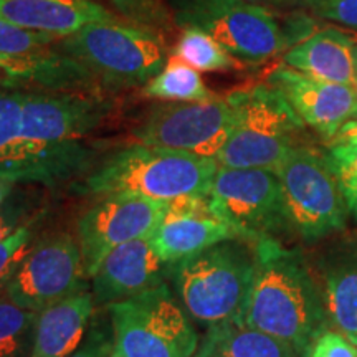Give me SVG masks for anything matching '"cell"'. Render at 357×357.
Here are the masks:
<instances>
[{"mask_svg":"<svg viewBox=\"0 0 357 357\" xmlns=\"http://www.w3.org/2000/svg\"><path fill=\"white\" fill-rule=\"evenodd\" d=\"M346 207L357 220V146L331 144L326 153Z\"/></svg>","mask_w":357,"mask_h":357,"instance_id":"25","label":"cell"},{"mask_svg":"<svg viewBox=\"0 0 357 357\" xmlns=\"http://www.w3.org/2000/svg\"><path fill=\"white\" fill-rule=\"evenodd\" d=\"M56 45L58 52L79 61L105 89L147 84L171 55L154 29L118 19L89 24Z\"/></svg>","mask_w":357,"mask_h":357,"instance_id":"4","label":"cell"},{"mask_svg":"<svg viewBox=\"0 0 357 357\" xmlns=\"http://www.w3.org/2000/svg\"><path fill=\"white\" fill-rule=\"evenodd\" d=\"M118 10L128 22L149 26H162L167 22V8L164 0H111Z\"/></svg>","mask_w":357,"mask_h":357,"instance_id":"30","label":"cell"},{"mask_svg":"<svg viewBox=\"0 0 357 357\" xmlns=\"http://www.w3.org/2000/svg\"><path fill=\"white\" fill-rule=\"evenodd\" d=\"M310 2H312V3H314V2H316V0H310Z\"/></svg>","mask_w":357,"mask_h":357,"instance_id":"38","label":"cell"},{"mask_svg":"<svg viewBox=\"0 0 357 357\" xmlns=\"http://www.w3.org/2000/svg\"><path fill=\"white\" fill-rule=\"evenodd\" d=\"M276 176L288 227L305 242H318L344 227L347 207L326 154L310 146H294Z\"/></svg>","mask_w":357,"mask_h":357,"instance_id":"7","label":"cell"},{"mask_svg":"<svg viewBox=\"0 0 357 357\" xmlns=\"http://www.w3.org/2000/svg\"><path fill=\"white\" fill-rule=\"evenodd\" d=\"M169 263L155 252L151 236L119 245L91 276L96 307H109L167 281Z\"/></svg>","mask_w":357,"mask_h":357,"instance_id":"15","label":"cell"},{"mask_svg":"<svg viewBox=\"0 0 357 357\" xmlns=\"http://www.w3.org/2000/svg\"><path fill=\"white\" fill-rule=\"evenodd\" d=\"M255 275L242 324L287 342L307 357L328 328L323 293L300 252L276 238L253 243Z\"/></svg>","mask_w":357,"mask_h":357,"instance_id":"1","label":"cell"},{"mask_svg":"<svg viewBox=\"0 0 357 357\" xmlns=\"http://www.w3.org/2000/svg\"><path fill=\"white\" fill-rule=\"evenodd\" d=\"M307 357H357V346L341 333L326 329L316 339Z\"/></svg>","mask_w":357,"mask_h":357,"instance_id":"32","label":"cell"},{"mask_svg":"<svg viewBox=\"0 0 357 357\" xmlns=\"http://www.w3.org/2000/svg\"><path fill=\"white\" fill-rule=\"evenodd\" d=\"M113 108L114 101L101 93L25 91L20 136L8 162L17 154L83 142V137L105 123Z\"/></svg>","mask_w":357,"mask_h":357,"instance_id":"10","label":"cell"},{"mask_svg":"<svg viewBox=\"0 0 357 357\" xmlns=\"http://www.w3.org/2000/svg\"><path fill=\"white\" fill-rule=\"evenodd\" d=\"M255 275V250L225 242L169 263L167 283L192 323L205 329L242 323Z\"/></svg>","mask_w":357,"mask_h":357,"instance_id":"2","label":"cell"},{"mask_svg":"<svg viewBox=\"0 0 357 357\" xmlns=\"http://www.w3.org/2000/svg\"><path fill=\"white\" fill-rule=\"evenodd\" d=\"M234 111L225 98L154 106L134 136L139 144L184 151L217 160L229 139Z\"/></svg>","mask_w":357,"mask_h":357,"instance_id":"12","label":"cell"},{"mask_svg":"<svg viewBox=\"0 0 357 357\" xmlns=\"http://www.w3.org/2000/svg\"><path fill=\"white\" fill-rule=\"evenodd\" d=\"M58 40L60 38L55 35L32 32V30L20 29L0 19V55H37V53L50 50Z\"/></svg>","mask_w":357,"mask_h":357,"instance_id":"26","label":"cell"},{"mask_svg":"<svg viewBox=\"0 0 357 357\" xmlns=\"http://www.w3.org/2000/svg\"><path fill=\"white\" fill-rule=\"evenodd\" d=\"M68 357H114V333L106 307H96L86 333Z\"/></svg>","mask_w":357,"mask_h":357,"instance_id":"28","label":"cell"},{"mask_svg":"<svg viewBox=\"0 0 357 357\" xmlns=\"http://www.w3.org/2000/svg\"><path fill=\"white\" fill-rule=\"evenodd\" d=\"M24 96L25 91H0V172L19 141Z\"/></svg>","mask_w":357,"mask_h":357,"instance_id":"27","label":"cell"},{"mask_svg":"<svg viewBox=\"0 0 357 357\" xmlns=\"http://www.w3.org/2000/svg\"><path fill=\"white\" fill-rule=\"evenodd\" d=\"M192 357H298L287 342L242 323L212 326Z\"/></svg>","mask_w":357,"mask_h":357,"instance_id":"21","label":"cell"},{"mask_svg":"<svg viewBox=\"0 0 357 357\" xmlns=\"http://www.w3.org/2000/svg\"><path fill=\"white\" fill-rule=\"evenodd\" d=\"M171 55L181 58L197 71H227L242 68V61L231 56L211 35L194 26L182 29Z\"/></svg>","mask_w":357,"mask_h":357,"instance_id":"23","label":"cell"},{"mask_svg":"<svg viewBox=\"0 0 357 357\" xmlns=\"http://www.w3.org/2000/svg\"><path fill=\"white\" fill-rule=\"evenodd\" d=\"M33 223L20 227L19 230L13 231L7 236L3 242H0V294L6 293L10 280L19 270L20 263L24 261L26 253L30 252L33 245Z\"/></svg>","mask_w":357,"mask_h":357,"instance_id":"29","label":"cell"},{"mask_svg":"<svg viewBox=\"0 0 357 357\" xmlns=\"http://www.w3.org/2000/svg\"><path fill=\"white\" fill-rule=\"evenodd\" d=\"M319 15L357 29V0H316Z\"/></svg>","mask_w":357,"mask_h":357,"instance_id":"33","label":"cell"},{"mask_svg":"<svg viewBox=\"0 0 357 357\" xmlns=\"http://www.w3.org/2000/svg\"><path fill=\"white\" fill-rule=\"evenodd\" d=\"M95 310L91 291H83L40 311L30 357H68L82 342Z\"/></svg>","mask_w":357,"mask_h":357,"instance_id":"20","label":"cell"},{"mask_svg":"<svg viewBox=\"0 0 357 357\" xmlns=\"http://www.w3.org/2000/svg\"><path fill=\"white\" fill-rule=\"evenodd\" d=\"M234 124L217 155L218 166L276 172L296 144L305 123L273 84H255L227 96Z\"/></svg>","mask_w":357,"mask_h":357,"instance_id":"5","label":"cell"},{"mask_svg":"<svg viewBox=\"0 0 357 357\" xmlns=\"http://www.w3.org/2000/svg\"><path fill=\"white\" fill-rule=\"evenodd\" d=\"M268 83L278 88L301 121L326 141H333L339 129L356 118V95L351 84L311 78L287 65L276 68Z\"/></svg>","mask_w":357,"mask_h":357,"instance_id":"14","label":"cell"},{"mask_svg":"<svg viewBox=\"0 0 357 357\" xmlns=\"http://www.w3.org/2000/svg\"><path fill=\"white\" fill-rule=\"evenodd\" d=\"M318 268L328 319L357 346V238L326 250Z\"/></svg>","mask_w":357,"mask_h":357,"instance_id":"18","label":"cell"},{"mask_svg":"<svg viewBox=\"0 0 357 357\" xmlns=\"http://www.w3.org/2000/svg\"><path fill=\"white\" fill-rule=\"evenodd\" d=\"M158 255L174 263L225 240H238L213 213L208 197H181L166 202L164 217L151 235Z\"/></svg>","mask_w":357,"mask_h":357,"instance_id":"16","label":"cell"},{"mask_svg":"<svg viewBox=\"0 0 357 357\" xmlns=\"http://www.w3.org/2000/svg\"><path fill=\"white\" fill-rule=\"evenodd\" d=\"M13 182H8L6 178H0V207H2L3 202L10 197L12 189H13Z\"/></svg>","mask_w":357,"mask_h":357,"instance_id":"35","label":"cell"},{"mask_svg":"<svg viewBox=\"0 0 357 357\" xmlns=\"http://www.w3.org/2000/svg\"><path fill=\"white\" fill-rule=\"evenodd\" d=\"M357 40L337 29H328L294 45L284 55L289 68L329 83L352 84Z\"/></svg>","mask_w":357,"mask_h":357,"instance_id":"19","label":"cell"},{"mask_svg":"<svg viewBox=\"0 0 357 357\" xmlns=\"http://www.w3.org/2000/svg\"><path fill=\"white\" fill-rule=\"evenodd\" d=\"M30 205L20 197H8L0 207V242L10 236L20 227L35 222V217H30Z\"/></svg>","mask_w":357,"mask_h":357,"instance_id":"31","label":"cell"},{"mask_svg":"<svg viewBox=\"0 0 357 357\" xmlns=\"http://www.w3.org/2000/svg\"><path fill=\"white\" fill-rule=\"evenodd\" d=\"M331 144H351L357 146V119H351L339 129Z\"/></svg>","mask_w":357,"mask_h":357,"instance_id":"34","label":"cell"},{"mask_svg":"<svg viewBox=\"0 0 357 357\" xmlns=\"http://www.w3.org/2000/svg\"><path fill=\"white\" fill-rule=\"evenodd\" d=\"M208 202L213 213L245 242L275 238L289 229L283 190L273 171L218 166Z\"/></svg>","mask_w":357,"mask_h":357,"instance_id":"9","label":"cell"},{"mask_svg":"<svg viewBox=\"0 0 357 357\" xmlns=\"http://www.w3.org/2000/svg\"><path fill=\"white\" fill-rule=\"evenodd\" d=\"M106 310L114 357H192L197 351L199 334L167 281Z\"/></svg>","mask_w":357,"mask_h":357,"instance_id":"6","label":"cell"},{"mask_svg":"<svg viewBox=\"0 0 357 357\" xmlns=\"http://www.w3.org/2000/svg\"><path fill=\"white\" fill-rule=\"evenodd\" d=\"M0 19L20 29L68 37L95 22L113 20L95 0H0Z\"/></svg>","mask_w":357,"mask_h":357,"instance_id":"17","label":"cell"},{"mask_svg":"<svg viewBox=\"0 0 357 357\" xmlns=\"http://www.w3.org/2000/svg\"><path fill=\"white\" fill-rule=\"evenodd\" d=\"M218 162L184 151L134 144L93 169L79 190L95 195L134 194L153 200L208 197Z\"/></svg>","mask_w":357,"mask_h":357,"instance_id":"3","label":"cell"},{"mask_svg":"<svg viewBox=\"0 0 357 357\" xmlns=\"http://www.w3.org/2000/svg\"><path fill=\"white\" fill-rule=\"evenodd\" d=\"M144 96L190 102L212 100L215 95L208 91L197 70L192 68L181 58L169 55L162 71L144 86Z\"/></svg>","mask_w":357,"mask_h":357,"instance_id":"22","label":"cell"},{"mask_svg":"<svg viewBox=\"0 0 357 357\" xmlns=\"http://www.w3.org/2000/svg\"><path fill=\"white\" fill-rule=\"evenodd\" d=\"M178 26H194L242 63H261L287 47L278 22L247 0H174Z\"/></svg>","mask_w":357,"mask_h":357,"instance_id":"8","label":"cell"},{"mask_svg":"<svg viewBox=\"0 0 357 357\" xmlns=\"http://www.w3.org/2000/svg\"><path fill=\"white\" fill-rule=\"evenodd\" d=\"M38 312L15 305L0 294V357H30Z\"/></svg>","mask_w":357,"mask_h":357,"instance_id":"24","label":"cell"},{"mask_svg":"<svg viewBox=\"0 0 357 357\" xmlns=\"http://www.w3.org/2000/svg\"><path fill=\"white\" fill-rule=\"evenodd\" d=\"M247 2H258V0H247Z\"/></svg>","mask_w":357,"mask_h":357,"instance_id":"37","label":"cell"},{"mask_svg":"<svg viewBox=\"0 0 357 357\" xmlns=\"http://www.w3.org/2000/svg\"><path fill=\"white\" fill-rule=\"evenodd\" d=\"M352 89H354L356 95V105H357V47H356V53H354V75H352ZM357 119V109H356V118Z\"/></svg>","mask_w":357,"mask_h":357,"instance_id":"36","label":"cell"},{"mask_svg":"<svg viewBox=\"0 0 357 357\" xmlns=\"http://www.w3.org/2000/svg\"><path fill=\"white\" fill-rule=\"evenodd\" d=\"M166 202L134 194L102 195L77 223L84 273L91 278L101 261L131 240L151 236L162 220Z\"/></svg>","mask_w":357,"mask_h":357,"instance_id":"13","label":"cell"},{"mask_svg":"<svg viewBox=\"0 0 357 357\" xmlns=\"http://www.w3.org/2000/svg\"><path fill=\"white\" fill-rule=\"evenodd\" d=\"M82 248L68 231H55L33 242L6 294L24 310L40 312L88 291Z\"/></svg>","mask_w":357,"mask_h":357,"instance_id":"11","label":"cell"}]
</instances>
